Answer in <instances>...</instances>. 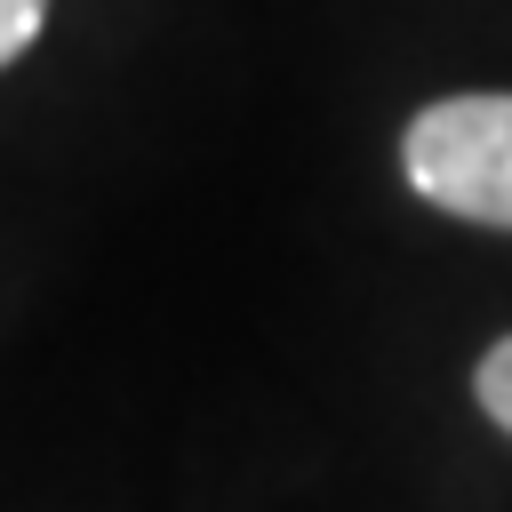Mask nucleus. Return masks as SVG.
Instances as JSON below:
<instances>
[{
    "mask_svg": "<svg viewBox=\"0 0 512 512\" xmlns=\"http://www.w3.org/2000/svg\"><path fill=\"white\" fill-rule=\"evenodd\" d=\"M472 400H480V416H488L496 432H512V336H496V344L480 352V368H472Z\"/></svg>",
    "mask_w": 512,
    "mask_h": 512,
    "instance_id": "f03ea898",
    "label": "nucleus"
},
{
    "mask_svg": "<svg viewBox=\"0 0 512 512\" xmlns=\"http://www.w3.org/2000/svg\"><path fill=\"white\" fill-rule=\"evenodd\" d=\"M40 24H48V0H0V72L40 40Z\"/></svg>",
    "mask_w": 512,
    "mask_h": 512,
    "instance_id": "7ed1b4c3",
    "label": "nucleus"
},
{
    "mask_svg": "<svg viewBox=\"0 0 512 512\" xmlns=\"http://www.w3.org/2000/svg\"><path fill=\"white\" fill-rule=\"evenodd\" d=\"M400 176L440 216L512 232V88H464L400 128Z\"/></svg>",
    "mask_w": 512,
    "mask_h": 512,
    "instance_id": "f257e3e1",
    "label": "nucleus"
}]
</instances>
